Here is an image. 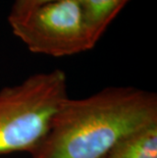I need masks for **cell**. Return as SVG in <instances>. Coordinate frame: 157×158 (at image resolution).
I'll use <instances>...</instances> for the list:
<instances>
[{
  "mask_svg": "<svg viewBox=\"0 0 157 158\" xmlns=\"http://www.w3.org/2000/svg\"><path fill=\"white\" fill-rule=\"evenodd\" d=\"M106 158H157V124L126 138Z\"/></svg>",
  "mask_w": 157,
  "mask_h": 158,
  "instance_id": "5",
  "label": "cell"
},
{
  "mask_svg": "<svg viewBox=\"0 0 157 158\" xmlns=\"http://www.w3.org/2000/svg\"><path fill=\"white\" fill-rule=\"evenodd\" d=\"M7 21L13 35L33 53L64 57L89 51L97 44L78 0L47 2L21 15L8 16Z\"/></svg>",
  "mask_w": 157,
  "mask_h": 158,
  "instance_id": "3",
  "label": "cell"
},
{
  "mask_svg": "<svg viewBox=\"0 0 157 158\" xmlns=\"http://www.w3.org/2000/svg\"><path fill=\"white\" fill-rule=\"evenodd\" d=\"M68 97V78L61 69L35 73L0 90V156L33 152Z\"/></svg>",
  "mask_w": 157,
  "mask_h": 158,
  "instance_id": "2",
  "label": "cell"
},
{
  "mask_svg": "<svg viewBox=\"0 0 157 158\" xmlns=\"http://www.w3.org/2000/svg\"><path fill=\"white\" fill-rule=\"evenodd\" d=\"M157 124V95L131 86L68 97L31 158H106L126 138Z\"/></svg>",
  "mask_w": 157,
  "mask_h": 158,
  "instance_id": "1",
  "label": "cell"
},
{
  "mask_svg": "<svg viewBox=\"0 0 157 158\" xmlns=\"http://www.w3.org/2000/svg\"><path fill=\"white\" fill-rule=\"evenodd\" d=\"M129 1L130 0H78L86 26L97 43Z\"/></svg>",
  "mask_w": 157,
  "mask_h": 158,
  "instance_id": "4",
  "label": "cell"
},
{
  "mask_svg": "<svg viewBox=\"0 0 157 158\" xmlns=\"http://www.w3.org/2000/svg\"><path fill=\"white\" fill-rule=\"evenodd\" d=\"M51 1H56V0H14L8 16L21 15L29 11L30 9Z\"/></svg>",
  "mask_w": 157,
  "mask_h": 158,
  "instance_id": "6",
  "label": "cell"
},
{
  "mask_svg": "<svg viewBox=\"0 0 157 158\" xmlns=\"http://www.w3.org/2000/svg\"><path fill=\"white\" fill-rule=\"evenodd\" d=\"M0 158H1V157H0Z\"/></svg>",
  "mask_w": 157,
  "mask_h": 158,
  "instance_id": "7",
  "label": "cell"
}]
</instances>
